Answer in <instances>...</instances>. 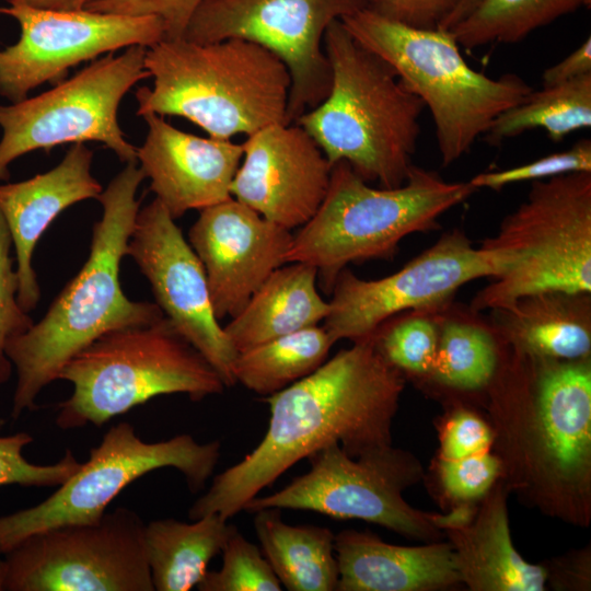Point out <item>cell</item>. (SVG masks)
Here are the masks:
<instances>
[{
    "instance_id": "cell-1",
    "label": "cell",
    "mask_w": 591,
    "mask_h": 591,
    "mask_svg": "<svg viewBox=\"0 0 591 591\" xmlns=\"http://www.w3.org/2000/svg\"><path fill=\"white\" fill-rule=\"evenodd\" d=\"M404 385V375L370 338L338 351L308 376L265 398L270 418L263 440L215 476L189 508V518L216 513L229 520L299 461L332 443L351 456L391 445Z\"/></svg>"
},
{
    "instance_id": "cell-2",
    "label": "cell",
    "mask_w": 591,
    "mask_h": 591,
    "mask_svg": "<svg viewBox=\"0 0 591 591\" xmlns=\"http://www.w3.org/2000/svg\"><path fill=\"white\" fill-rule=\"evenodd\" d=\"M144 175L126 163L96 198L102 217L94 223L90 253L80 271L56 297L46 314L10 338L4 352L16 371L11 416L36 407V398L66 362L103 334L155 322L164 315L155 302L132 301L119 280L120 263L140 209L137 192Z\"/></svg>"
},
{
    "instance_id": "cell-3",
    "label": "cell",
    "mask_w": 591,
    "mask_h": 591,
    "mask_svg": "<svg viewBox=\"0 0 591 591\" xmlns=\"http://www.w3.org/2000/svg\"><path fill=\"white\" fill-rule=\"evenodd\" d=\"M505 346L509 356L499 357L488 386L494 399L525 418L511 438L523 485L544 508L583 520L591 482L590 357L536 358Z\"/></svg>"
},
{
    "instance_id": "cell-4",
    "label": "cell",
    "mask_w": 591,
    "mask_h": 591,
    "mask_svg": "<svg viewBox=\"0 0 591 591\" xmlns=\"http://www.w3.org/2000/svg\"><path fill=\"white\" fill-rule=\"evenodd\" d=\"M144 67L152 86L136 91L138 116H178L218 139L289 124L290 72L258 44L163 38L147 47Z\"/></svg>"
},
{
    "instance_id": "cell-5",
    "label": "cell",
    "mask_w": 591,
    "mask_h": 591,
    "mask_svg": "<svg viewBox=\"0 0 591 591\" xmlns=\"http://www.w3.org/2000/svg\"><path fill=\"white\" fill-rule=\"evenodd\" d=\"M323 43L332 71L329 92L294 123L332 165L344 161L368 183L401 186L414 165L424 102L340 20L331 23Z\"/></svg>"
},
{
    "instance_id": "cell-6",
    "label": "cell",
    "mask_w": 591,
    "mask_h": 591,
    "mask_svg": "<svg viewBox=\"0 0 591 591\" xmlns=\"http://www.w3.org/2000/svg\"><path fill=\"white\" fill-rule=\"evenodd\" d=\"M475 190L470 182H449L417 165L401 186L373 187L339 161L322 205L293 234L286 262L314 266L323 289L332 291L347 265L393 258L404 237L437 230L440 217Z\"/></svg>"
},
{
    "instance_id": "cell-7",
    "label": "cell",
    "mask_w": 591,
    "mask_h": 591,
    "mask_svg": "<svg viewBox=\"0 0 591 591\" xmlns=\"http://www.w3.org/2000/svg\"><path fill=\"white\" fill-rule=\"evenodd\" d=\"M340 21L429 108L443 166L468 153L497 116L532 91L517 74L493 79L471 68L450 31L407 26L369 8Z\"/></svg>"
},
{
    "instance_id": "cell-8",
    "label": "cell",
    "mask_w": 591,
    "mask_h": 591,
    "mask_svg": "<svg viewBox=\"0 0 591 591\" xmlns=\"http://www.w3.org/2000/svg\"><path fill=\"white\" fill-rule=\"evenodd\" d=\"M58 380L73 387L58 406L56 425L63 430L102 426L159 395L186 394L199 402L227 389L165 316L103 334L66 362Z\"/></svg>"
},
{
    "instance_id": "cell-9",
    "label": "cell",
    "mask_w": 591,
    "mask_h": 591,
    "mask_svg": "<svg viewBox=\"0 0 591 591\" xmlns=\"http://www.w3.org/2000/svg\"><path fill=\"white\" fill-rule=\"evenodd\" d=\"M482 245L508 254L511 266L476 293L473 313L541 291L591 293V172L531 182L526 199Z\"/></svg>"
},
{
    "instance_id": "cell-10",
    "label": "cell",
    "mask_w": 591,
    "mask_h": 591,
    "mask_svg": "<svg viewBox=\"0 0 591 591\" xmlns=\"http://www.w3.org/2000/svg\"><path fill=\"white\" fill-rule=\"evenodd\" d=\"M146 50L135 45L101 56L48 91L0 105V181L9 179L18 158L67 143L99 142L121 162H137V147L121 130L118 109L124 96L149 78Z\"/></svg>"
},
{
    "instance_id": "cell-11",
    "label": "cell",
    "mask_w": 591,
    "mask_h": 591,
    "mask_svg": "<svg viewBox=\"0 0 591 591\" xmlns=\"http://www.w3.org/2000/svg\"><path fill=\"white\" fill-rule=\"evenodd\" d=\"M220 449L218 440L199 443L186 433L146 442L130 424H116L55 493L36 506L0 517V554L35 533L99 520L125 487L158 468L179 471L196 493L213 473Z\"/></svg>"
},
{
    "instance_id": "cell-12",
    "label": "cell",
    "mask_w": 591,
    "mask_h": 591,
    "mask_svg": "<svg viewBox=\"0 0 591 591\" xmlns=\"http://www.w3.org/2000/svg\"><path fill=\"white\" fill-rule=\"evenodd\" d=\"M308 460L306 473L278 491L256 496L244 510H309L335 519L363 520L408 538L432 541L439 536L443 515L419 511L403 497L422 473L410 453L391 444L351 456L335 442Z\"/></svg>"
},
{
    "instance_id": "cell-13",
    "label": "cell",
    "mask_w": 591,
    "mask_h": 591,
    "mask_svg": "<svg viewBox=\"0 0 591 591\" xmlns=\"http://www.w3.org/2000/svg\"><path fill=\"white\" fill-rule=\"evenodd\" d=\"M144 526L119 507L93 522L35 533L4 554L3 590L154 591Z\"/></svg>"
},
{
    "instance_id": "cell-14",
    "label": "cell",
    "mask_w": 591,
    "mask_h": 591,
    "mask_svg": "<svg viewBox=\"0 0 591 591\" xmlns=\"http://www.w3.org/2000/svg\"><path fill=\"white\" fill-rule=\"evenodd\" d=\"M511 266L508 254L474 246L460 229L442 234L399 270L380 279H361L343 269L332 288L324 327L336 343L369 338L375 329L407 311H438L464 285L494 279Z\"/></svg>"
},
{
    "instance_id": "cell-15",
    "label": "cell",
    "mask_w": 591,
    "mask_h": 591,
    "mask_svg": "<svg viewBox=\"0 0 591 591\" xmlns=\"http://www.w3.org/2000/svg\"><path fill=\"white\" fill-rule=\"evenodd\" d=\"M370 0H204L184 38L215 43L241 38L263 46L288 68V123L328 94L332 71L324 35L336 20L369 7Z\"/></svg>"
},
{
    "instance_id": "cell-16",
    "label": "cell",
    "mask_w": 591,
    "mask_h": 591,
    "mask_svg": "<svg viewBox=\"0 0 591 591\" xmlns=\"http://www.w3.org/2000/svg\"><path fill=\"white\" fill-rule=\"evenodd\" d=\"M0 14L20 25L18 40L0 48V96L15 103L44 83H59L82 62L135 45L150 47L164 38L157 16L0 5Z\"/></svg>"
},
{
    "instance_id": "cell-17",
    "label": "cell",
    "mask_w": 591,
    "mask_h": 591,
    "mask_svg": "<svg viewBox=\"0 0 591 591\" xmlns=\"http://www.w3.org/2000/svg\"><path fill=\"white\" fill-rule=\"evenodd\" d=\"M126 255L148 279L155 303L174 328L209 361L227 387L236 384L237 352L215 315L202 264L155 198L139 209Z\"/></svg>"
},
{
    "instance_id": "cell-18",
    "label": "cell",
    "mask_w": 591,
    "mask_h": 591,
    "mask_svg": "<svg viewBox=\"0 0 591 591\" xmlns=\"http://www.w3.org/2000/svg\"><path fill=\"white\" fill-rule=\"evenodd\" d=\"M292 240L290 230L233 197L199 210L188 243L202 264L219 321L235 316L269 275L287 264Z\"/></svg>"
},
{
    "instance_id": "cell-19",
    "label": "cell",
    "mask_w": 591,
    "mask_h": 591,
    "mask_svg": "<svg viewBox=\"0 0 591 591\" xmlns=\"http://www.w3.org/2000/svg\"><path fill=\"white\" fill-rule=\"evenodd\" d=\"M231 196L288 230L305 224L322 205L332 164L300 125L274 124L242 143Z\"/></svg>"
},
{
    "instance_id": "cell-20",
    "label": "cell",
    "mask_w": 591,
    "mask_h": 591,
    "mask_svg": "<svg viewBox=\"0 0 591 591\" xmlns=\"http://www.w3.org/2000/svg\"><path fill=\"white\" fill-rule=\"evenodd\" d=\"M147 136L137 164L150 190L173 219L229 199L243 158L242 143L202 138L177 129L157 114L141 116Z\"/></svg>"
},
{
    "instance_id": "cell-21",
    "label": "cell",
    "mask_w": 591,
    "mask_h": 591,
    "mask_svg": "<svg viewBox=\"0 0 591 591\" xmlns=\"http://www.w3.org/2000/svg\"><path fill=\"white\" fill-rule=\"evenodd\" d=\"M93 151L73 143L51 170L15 182L0 184V211L10 230L19 276L18 301L25 312L40 299L32 260L34 248L50 223L63 210L103 192L92 175Z\"/></svg>"
},
{
    "instance_id": "cell-22",
    "label": "cell",
    "mask_w": 591,
    "mask_h": 591,
    "mask_svg": "<svg viewBox=\"0 0 591 591\" xmlns=\"http://www.w3.org/2000/svg\"><path fill=\"white\" fill-rule=\"evenodd\" d=\"M338 591H428L461 582L450 543L389 544L371 532L335 535Z\"/></svg>"
},
{
    "instance_id": "cell-23",
    "label": "cell",
    "mask_w": 591,
    "mask_h": 591,
    "mask_svg": "<svg viewBox=\"0 0 591 591\" xmlns=\"http://www.w3.org/2000/svg\"><path fill=\"white\" fill-rule=\"evenodd\" d=\"M473 521L444 529L461 581L474 591H542L547 570L524 560L514 548L506 491L497 485L484 497Z\"/></svg>"
},
{
    "instance_id": "cell-24",
    "label": "cell",
    "mask_w": 591,
    "mask_h": 591,
    "mask_svg": "<svg viewBox=\"0 0 591 591\" xmlns=\"http://www.w3.org/2000/svg\"><path fill=\"white\" fill-rule=\"evenodd\" d=\"M491 313L497 338L520 352L555 360L590 357L589 292L541 291Z\"/></svg>"
},
{
    "instance_id": "cell-25",
    "label": "cell",
    "mask_w": 591,
    "mask_h": 591,
    "mask_svg": "<svg viewBox=\"0 0 591 591\" xmlns=\"http://www.w3.org/2000/svg\"><path fill=\"white\" fill-rule=\"evenodd\" d=\"M274 270L223 327L240 354L324 321L329 311L316 288L317 269L291 262Z\"/></svg>"
},
{
    "instance_id": "cell-26",
    "label": "cell",
    "mask_w": 591,
    "mask_h": 591,
    "mask_svg": "<svg viewBox=\"0 0 591 591\" xmlns=\"http://www.w3.org/2000/svg\"><path fill=\"white\" fill-rule=\"evenodd\" d=\"M235 529L216 513L193 523L167 518L146 524L144 546L154 590L188 591L197 587Z\"/></svg>"
},
{
    "instance_id": "cell-27",
    "label": "cell",
    "mask_w": 591,
    "mask_h": 591,
    "mask_svg": "<svg viewBox=\"0 0 591 591\" xmlns=\"http://www.w3.org/2000/svg\"><path fill=\"white\" fill-rule=\"evenodd\" d=\"M254 528L260 551L289 591L337 590L335 534L314 524L286 523L279 509H260Z\"/></svg>"
},
{
    "instance_id": "cell-28",
    "label": "cell",
    "mask_w": 591,
    "mask_h": 591,
    "mask_svg": "<svg viewBox=\"0 0 591 591\" xmlns=\"http://www.w3.org/2000/svg\"><path fill=\"white\" fill-rule=\"evenodd\" d=\"M334 344L325 327L318 325L280 336L237 354L235 383L267 397L320 368Z\"/></svg>"
},
{
    "instance_id": "cell-29",
    "label": "cell",
    "mask_w": 591,
    "mask_h": 591,
    "mask_svg": "<svg viewBox=\"0 0 591 591\" xmlns=\"http://www.w3.org/2000/svg\"><path fill=\"white\" fill-rule=\"evenodd\" d=\"M591 126V73L531 91L518 104L501 113L484 135L491 146L524 131L544 129L559 142L569 134Z\"/></svg>"
},
{
    "instance_id": "cell-30",
    "label": "cell",
    "mask_w": 591,
    "mask_h": 591,
    "mask_svg": "<svg viewBox=\"0 0 591 591\" xmlns=\"http://www.w3.org/2000/svg\"><path fill=\"white\" fill-rule=\"evenodd\" d=\"M591 0H479L449 30L460 47L515 44L557 19L589 8Z\"/></svg>"
},
{
    "instance_id": "cell-31",
    "label": "cell",
    "mask_w": 591,
    "mask_h": 591,
    "mask_svg": "<svg viewBox=\"0 0 591 591\" xmlns=\"http://www.w3.org/2000/svg\"><path fill=\"white\" fill-rule=\"evenodd\" d=\"M442 310L438 313V348L429 376L455 390L476 391L488 386L500 357L494 331L471 318L447 316Z\"/></svg>"
},
{
    "instance_id": "cell-32",
    "label": "cell",
    "mask_w": 591,
    "mask_h": 591,
    "mask_svg": "<svg viewBox=\"0 0 591 591\" xmlns=\"http://www.w3.org/2000/svg\"><path fill=\"white\" fill-rule=\"evenodd\" d=\"M439 311L395 315L369 338L380 355L403 375H429L438 348Z\"/></svg>"
},
{
    "instance_id": "cell-33",
    "label": "cell",
    "mask_w": 591,
    "mask_h": 591,
    "mask_svg": "<svg viewBox=\"0 0 591 591\" xmlns=\"http://www.w3.org/2000/svg\"><path fill=\"white\" fill-rule=\"evenodd\" d=\"M219 570H208L200 591H280L281 583L260 548L235 529L222 548Z\"/></svg>"
},
{
    "instance_id": "cell-34",
    "label": "cell",
    "mask_w": 591,
    "mask_h": 591,
    "mask_svg": "<svg viewBox=\"0 0 591 591\" xmlns=\"http://www.w3.org/2000/svg\"><path fill=\"white\" fill-rule=\"evenodd\" d=\"M575 172H591L590 139H581L569 149L519 166L479 173L468 182L476 190L488 188L499 192L511 184L540 181Z\"/></svg>"
},
{
    "instance_id": "cell-35",
    "label": "cell",
    "mask_w": 591,
    "mask_h": 591,
    "mask_svg": "<svg viewBox=\"0 0 591 591\" xmlns=\"http://www.w3.org/2000/svg\"><path fill=\"white\" fill-rule=\"evenodd\" d=\"M32 441V436L26 432L0 436V486H59L81 466V462L69 450L53 464L28 462L23 455V449Z\"/></svg>"
},
{
    "instance_id": "cell-36",
    "label": "cell",
    "mask_w": 591,
    "mask_h": 591,
    "mask_svg": "<svg viewBox=\"0 0 591 591\" xmlns=\"http://www.w3.org/2000/svg\"><path fill=\"white\" fill-rule=\"evenodd\" d=\"M12 247V236L0 211V385L8 381L12 370L4 352L7 341L34 323L18 301L19 276L13 268Z\"/></svg>"
},
{
    "instance_id": "cell-37",
    "label": "cell",
    "mask_w": 591,
    "mask_h": 591,
    "mask_svg": "<svg viewBox=\"0 0 591 591\" xmlns=\"http://www.w3.org/2000/svg\"><path fill=\"white\" fill-rule=\"evenodd\" d=\"M501 460L489 451L456 460H441L439 473L447 495L468 502L484 498L502 473Z\"/></svg>"
},
{
    "instance_id": "cell-38",
    "label": "cell",
    "mask_w": 591,
    "mask_h": 591,
    "mask_svg": "<svg viewBox=\"0 0 591 591\" xmlns=\"http://www.w3.org/2000/svg\"><path fill=\"white\" fill-rule=\"evenodd\" d=\"M204 0H89L83 9L132 16H157L164 26V38L184 36L185 30Z\"/></svg>"
},
{
    "instance_id": "cell-39",
    "label": "cell",
    "mask_w": 591,
    "mask_h": 591,
    "mask_svg": "<svg viewBox=\"0 0 591 591\" xmlns=\"http://www.w3.org/2000/svg\"><path fill=\"white\" fill-rule=\"evenodd\" d=\"M490 427L475 414L454 413L441 432V460H456L489 451L494 442Z\"/></svg>"
},
{
    "instance_id": "cell-40",
    "label": "cell",
    "mask_w": 591,
    "mask_h": 591,
    "mask_svg": "<svg viewBox=\"0 0 591 591\" xmlns=\"http://www.w3.org/2000/svg\"><path fill=\"white\" fill-rule=\"evenodd\" d=\"M462 0H370L369 9L401 24L442 28Z\"/></svg>"
},
{
    "instance_id": "cell-41",
    "label": "cell",
    "mask_w": 591,
    "mask_h": 591,
    "mask_svg": "<svg viewBox=\"0 0 591 591\" xmlns=\"http://www.w3.org/2000/svg\"><path fill=\"white\" fill-rule=\"evenodd\" d=\"M591 73L590 36L561 61L546 68L542 86H551Z\"/></svg>"
},
{
    "instance_id": "cell-42",
    "label": "cell",
    "mask_w": 591,
    "mask_h": 591,
    "mask_svg": "<svg viewBox=\"0 0 591 591\" xmlns=\"http://www.w3.org/2000/svg\"><path fill=\"white\" fill-rule=\"evenodd\" d=\"M11 3H23L35 8L73 11L84 8L89 0H7Z\"/></svg>"
},
{
    "instance_id": "cell-43",
    "label": "cell",
    "mask_w": 591,
    "mask_h": 591,
    "mask_svg": "<svg viewBox=\"0 0 591 591\" xmlns=\"http://www.w3.org/2000/svg\"><path fill=\"white\" fill-rule=\"evenodd\" d=\"M478 1L479 0H462L441 30H451L456 23H459L465 15L471 12V10L476 5Z\"/></svg>"
},
{
    "instance_id": "cell-44",
    "label": "cell",
    "mask_w": 591,
    "mask_h": 591,
    "mask_svg": "<svg viewBox=\"0 0 591 591\" xmlns=\"http://www.w3.org/2000/svg\"><path fill=\"white\" fill-rule=\"evenodd\" d=\"M4 576H5V563H4V559H0V591L3 590Z\"/></svg>"
}]
</instances>
